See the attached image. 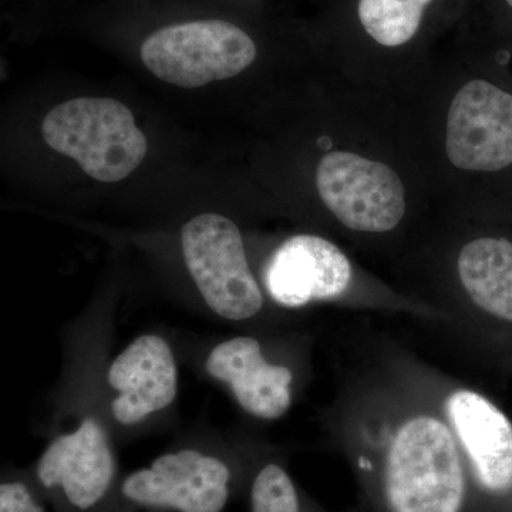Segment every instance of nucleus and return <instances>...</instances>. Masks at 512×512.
<instances>
[{
  "instance_id": "obj_1",
  "label": "nucleus",
  "mask_w": 512,
  "mask_h": 512,
  "mask_svg": "<svg viewBox=\"0 0 512 512\" xmlns=\"http://www.w3.org/2000/svg\"><path fill=\"white\" fill-rule=\"evenodd\" d=\"M382 488L389 512L463 511V453L446 421L419 414L400 424L384 453Z\"/></svg>"
},
{
  "instance_id": "obj_2",
  "label": "nucleus",
  "mask_w": 512,
  "mask_h": 512,
  "mask_svg": "<svg viewBox=\"0 0 512 512\" xmlns=\"http://www.w3.org/2000/svg\"><path fill=\"white\" fill-rule=\"evenodd\" d=\"M47 146L73 158L101 183L124 180L143 163L147 138L120 101L82 97L59 104L45 117Z\"/></svg>"
},
{
  "instance_id": "obj_3",
  "label": "nucleus",
  "mask_w": 512,
  "mask_h": 512,
  "mask_svg": "<svg viewBox=\"0 0 512 512\" xmlns=\"http://www.w3.org/2000/svg\"><path fill=\"white\" fill-rule=\"evenodd\" d=\"M256 57L254 40L225 20L167 26L147 37L141 59L165 83L197 89L238 76Z\"/></svg>"
},
{
  "instance_id": "obj_4",
  "label": "nucleus",
  "mask_w": 512,
  "mask_h": 512,
  "mask_svg": "<svg viewBox=\"0 0 512 512\" xmlns=\"http://www.w3.org/2000/svg\"><path fill=\"white\" fill-rule=\"evenodd\" d=\"M181 244L185 265L212 312L245 320L261 311L264 296L234 222L224 215H198L184 225Z\"/></svg>"
},
{
  "instance_id": "obj_5",
  "label": "nucleus",
  "mask_w": 512,
  "mask_h": 512,
  "mask_svg": "<svg viewBox=\"0 0 512 512\" xmlns=\"http://www.w3.org/2000/svg\"><path fill=\"white\" fill-rule=\"evenodd\" d=\"M316 187L329 211L353 231H392L406 212V191L389 165L333 151L316 170Z\"/></svg>"
},
{
  "instance_id": "obj_6",
  "label": "nucleus",
  "mask_w": 512,
  "mask_h": 512,
  "mask_svg": "<svg viewBox=\"0 0 512 512\" xmlns=\"http://www.w3.org/2000/svg\"><path fill=\"white\" fill-rule=\"evenodd\" d=\"M448 160L460 170L500 171L512 164V94L473 80L451 101Z\"/></svg>"
},
{
  "instance_id": "obj_7",
  "label": "nucleus",
  "mask_w": 512,
  "mask_h": 512,
  "mask_svg": "<svg viewBox=\"0 0 512 512\" xmlns=\"http://www.w3.org/2000/svg\"><path fill=\"white\" fill-rule=\"evenodd\" d=\"M231 471L220 458L197 450L163 454L134 471L121 493L143 507L177 512H222L229 498Z\"/></svg>"
},
{
  "instance_id": "obj_8",
  "label": "nucleus",
  "mask_w": 512,
  "mask_h": 512,
  "mask_svg": "<svg viewBox=\"0 0 512 512\" xmlns=\"http://www.w3.org/2000/svg\"><path fill=\"white\" fill-rule=\"evenodd\" d=\"M348 256L328 239L295 235L269 259L265 285L269 295L286 308L339 298L352 282Z\"/></svg>"
},
{
  "instance_id": "obj_9",
  "label": "nucleus",
  "mask_w": 512,
  "mask_h": 512,
  "mask_svg": "<svg viewBox=\"0 0 512 512\" xmlns=\"http://www.w3.org/2000/svg\"><path fill=\"white\" fill-rule=\"evenodd\" d=\"M448 426L477 484L488 494L512 490V423L474 390H454L446 400Z\"/></svg>"
},
{
  "instance_id": "obj_10",
  "label": "nucleus",
  "mask_w": 512,
  "mask_h": 512,
  "mask_svg": "<svg viewBox=\"0 0 512 512\" xmlns=\"http://www.w3.org/2000/svg\"><path fill=\"white\" fill-rule=\"evenodd\" d=\"M114 470L106 433L89 417L74 433L49 444L37 464V478L43 487L62 488L73 507L86 511L107 494Z\"/></svg>"
},
{
  "instance_id": "obj_11",
  "label": "nucleus",
  "mask_w": 512,
  "mask_h": 512,
  "mask_svg": "<svg viewBox=\"0 0 512 512\" xmlns=\"http://www.w3.org/2000/svg\"><path fill=\"white\" fill-rule=\"evenodd\" d=\"M178 372L167 340L144 335L128 345L111 363L110 386L119 392L111 403L114 419L133 426L150 414L167 409L177 396Z\"/></svg>"
},
{
  "instance_id": "obj_12",
  "label": "nucleus",
  "mask_w": 512,
  "mask_h": 512,
  "mask_svg": "<svg viewBox=\"0 0 512 512\" xmlns=\"http://www.w3.org/2000/svg\"><path fill=\"white\" fill-rule=\"evenodd\" d=\"M205 366L214 379L231 387L239 406L258 419H279L291 407V369L266 362L254 338L241 336L220 343Z\"/></svg>"
},
{
  "instance_id": "obj_13",
  "label": "nucleus",
  "mask_w": 512,
  "mask_h": 512,
  "mask_svg": "<svg viewBox=\"0 0 512 512\" xmlns=\"http://www.w3.org/2000/svg\"><path fill=\"white\" fill-rule=\"evenodd\" d=\"M457 271L478 308L512 322V242L504 238L468 242L458 255Z\"/></svg>"
},
{
  "instance_id": "obj_14",
  "label": "nucleus",
  "mask_w": 512,
  "mask_h": 512,
  "mask_svg": "<svg viewBox=\"0 0 512 512\" xmlns=\"http://www.w3.org/2000/svg\"><path fill=\"white\" fill-rule=\"evenodd\" d=\"M433 0H359L363 28L379 45L397 47L413 39Z\"/></svg>"
},
{
  "instance_id": "obj_15",
  "label": "nucleus",
  "mask_w": 512,
  "mask_h": 512,
  "mask_svg": "<svg viewBox=\"0 0 512 512\" xmlns=\"http://www.w3.org/2000/svg\"><path fill=\"white\" fill-rule=\"evenodd\" d=\"M252 512H301L292 478L278 464H266L251 488Z\"/></svg>"
},
{
  "instance_id": "obj_16",
  "label": "nucleus",
  "mask_w": 512,
  "mask_h": 512,
  "mask_svg": "<svg viewBox=\"0 0 512 512\" xmlns=\"http://www.w3.org/2000/svg\"><path fill=\"white\" fill-rule=\"evenodd\" d=\"M0 512H43L25 484L9 481L0 485Z\"/></svg>"
},
{
  "instance_id": "obj_17",
  "label": "nucleus",
  "mask_w": 512,
  "mask_h": 512,
  "mask_svg": "<svg viewBox=\"0 0 512 512\" xmlns=\"http://www.w3.org/2000/svg\"><path fill=\"white\" fill-rule=\"evenodd\" d=\"M507 3H508V5H510V6H511V8H512V0H507Z\"/></svg>"
}]
</instances>
